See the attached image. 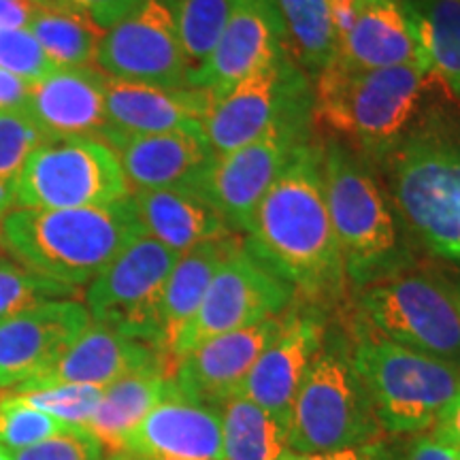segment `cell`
Returning <instances> with one entry per match:
<instances>
[{
  "label": "cell",
  "mask_w": 460,
  "mask_h": 460,
  "mask_svg": "<svg viewBox=\"0 0 460 460\" xmlns=\"http://www.w3.org/2000/svg\"><path fill=\"white\" fill-rule=\"evenodd\" d=\"M245 234L247 250L312 305L341 295L348 278L326 207L320 146L296 149Z\"/></svg>",
  "instance_id": "1"
},
{
  "label": "cell",
  "mask_w": 460,
  "mask_h": 460,
  "mask_svg": "<svg viewBox=\"0 0 460 460\" xmlns=\"http://www.w3.org/2000/svg\"><path fill=\"white\" fill-rule=\"evenodd\" d=\"M143 234L130 197L82 209L15 207L0 220L3 247L22 267L79 288Z\"/></svg>",
  "instance_id": "2"
},
{
  "label": "cell",
  "mask_w": 460,
  "mask_h": 460,
  "mask_svg": "<svg viewBox=\"0 0 460 460\" xmlns=\"http://www.w3.org/2000/svg\"><path fill=\"white\" fill-rule=\"evenodd\" d=\"M324 197L345 278L365 288L410 269L405 224L376 175L345 143L322 147Z\"/></svg>",
  "instance_id": "3"
},
{
  "label": "cell",
  "mask_w": 460,
  "mask_h": 460,
  "mask_svg": "<svg viewBox=\"0 0 460 460\" xmlns=\"http://www.w3.org/2000/svg\"><path fill=\"white\" fill-rule=\"evenodd\" d=\"M429 79L413 65L352 68L332 58L315 77L314 113L371 160L384 163L410 132Z\"/></svg>",
  "instance_id": "4"
},
{
  "label": "cell",
  "mask_w": 460,
  "mask_h": 460,
  "mask_svg": "<svg viewBox=\"0 0 460 460\" xmlns=\"http://www.w3.org/2000/svg\"><path fill=\"white\" fill-rule=\"evenodd\" d=\"M384 163L405 228L430 254L460 262V132L410 130Z\"/></svg>",
  "instance_id": "5"
},
{
  "label": "cell",
  "mask_w": 460,
  "mask_h": 460,
  "mask_svg": "<svg viewBox=\"0 0 460 460\" xmlns=\"http://www.w3.org/2000/svg\"><path fill=\"white\" fill-rule=\"evenodd\" d=\"M371 396L356 371L352 345L326 329L318 354L292 405L288 447L295 456L382 441Z\"/></svg>",
  "instance_id": "6"
},
{
  "label": "cell",
  "mask_w": 460,
  "mask_h": 460,
  "mask_svg": "<svg viewBox=\"0 0 460 460\" xmlns=\"http://www.w3.org/2000/svg\"><path fill=\"white\" fill-rule=\"evenodd\" d=\"M352 360L386 435L433 430L460 388V367L413 352L362 326H356Z\"/></svg>",
  "instance_id": "7"
},
{
  "label": "cell",
  "mask_w": 460,
  "mask_h": 460,
  "mask_svg": "<svg viewBox=\"0 0 460 460\" xmlns=\"http://www.w3.org/2000/svg\"><path fill=\"white\" fill-rule=\"evenodd\" d=\"M358 326L460 367L458 292L433 273L405 271L360 288Z\"/></svg>",
  "instance_id": "8"
},
{
  "label": "cell",
  "mask_w": 460,
  "mask_h": 460,
  "mask_svg": "<svg viewBox=\"0 0 460 460\" xmlns=\"http://www.w3.org/2000/svg\"><path fill=\"white\" fill-rule=\"evenodd\" d=\"M130 197L118 154L96 137H48L17 180V207L82 209Z\"/></svg>",
  "instance_id": "9"
},
{
  "label": "cell",
  "mask_w": 460,
  "mask_h": 460,
  "mask_svg": "<svg viewBox=\"0 0 460 460\" xmlns=\"http://www.w3.org/2000/svg\"><path fill=\"white\" fill-rule=\"evenodd\" d=\"M314 109L312 77L286 49L214 99L203 130L220 156L247 146L275 126L314 118Z\"/></svg>",
  "instance_id": "10"
},
{
  "label": "cell",
  "mask_w": 460,
  "mask_h": 460,
  "mask_svg": "<svg viewBox=\"0 0 460 460\" xmlns=\"http://www.w3.org/2000/svg\"><path fill=\"white\" fill-rule=\"evenodd\" d=\"M180 256L146 233L139 234L88 284L84 305L92 322L164 349L160 309Z\"/></svg>",
  "instance_id": "11"
},
{
  "label": "cell",
  "mask_w": 460,
  "mask_h": 460,
  "mask_svg": "<svg viewBox=\"0 0 460 460\" xmlns=\"http://www.w3.org/2000/svg\"><path fill=\"white\" fill-rule=\"evenodd\" d=\"M295 288L264 267L241 241L220 264L199 312L172 345L175 362L207 339L279 318L295 301Z\"/></svg>",
  "instance_id": "12"
},
{
  "label": "cell",
  "mask_w": 460,
  "mask_h": 460,
  "mask_svg": "<svg viewBox=\"0 0 460 460\" xmlns=\"http://www.w3.org/2000/svg\"><path fill=\"white\" fill-rule=\"evenodd\" d=\"M94 65L122 82L190 88L175 0H143L105 32Z\"/></svg>",
  "instance_id": "13"
},
{
  "label": "cell",
  "mask_w": 460,
  "mask_h": 460,
  "mask_svg": "<svg viewBox=\"0 0 460 460\" xmlns=\"http://www.w3.org/2000/svg\"><path fill=\"white\" fill-rule=\"evenodd\" d=\"M312 119L275 126L243 147L216 156L199 190L220 211L233 233H247L252 216L296 149L312 141Z\"/></svg>",
  "instance_id": "14"
},
{
  "label": "cell",
  "mask_w": 460,
  "mask_h": 460,
  "mask_svg": "<svg viewBox=\"0 0 460 460\" xmlns=\"http://www.w3.org/2000/svg\"><path fill=\"white\" fill-rule=\"evenodd\" d=\"M326 335L318 305L292 307L279 315L278 329L264 345L239 394L290 429L292 405Z\"/></svg>",
  "instance_id": "15"
},
{
  "label": "cell",
  "mask_w": 460,
  "mask_h": 460,
  "mask_svg": "<svg viewBox=\"0 0 460 460\" xmlns=\"http://www.w3.org/2000/svg\"><path fill=\"white\" fill-rule=\"evenodd\" d=\"M286 49L290 45L278 0H234L214 51L190 77V88H205L217 99Z\"/></svg>",
  "instance_id": "16"
},
{
  "label": "cell",
  "mask_w": 460,
  "mask_h": 460,
  "mask_svg": "<svg viewBox=\"0 0 460 460\" xmlns=\"http://www.w3.org/2000/svg\"><path fill=\"white\" fill-rule=\"evenodd\" d=\"M92 324L75 298L49 301L0 322V388H17L43 376Z\"/></svg>",
  "instance_id": "17"
},
{
  "label": "cell",
  "mask_w": 460,
  "mask_h": 460,
  "mask_svg": "<svg viewBox=\"0 0 460 460\" xmlns=\"http://www.w3.org/2000/svg\"><path fill=\"white\" fill-rule=\"evenodd\" d=\"M147 371H164L172 376L175 360L158 345L92 322L43 376L9 393H24L51 384H84V386L107 388L118 379Z\"/></svg>",
  "instance_id": "18"
},
{
  "label": "cell",
  "mask_w": 460,
  "mask_h": 460,
  "mask_svg": "<svg viewBox=\"0 0 460 460\" xmlns=\"http://www.w3.org/2000/svg\"><path fill=\"white\" fill-rule=\"evenodd\" d=\"M102 141L118 154L130 192L199 188L217 156L203 128L160 135L105 132Z\"/></svg>",
  "instance_id": "19"
},
{
  "label": "cell",
  "mask_w": 460,
  "mask_h": 460,
  "mask_svg": "<svg viewBox=\"0 0 460 460\" xmlns=\"http://www.w3.org/2000/svg\"><path fill=\"white\" fill-rule=\"evenodd\" d=\"M279 318L258 322L226 335L207 339L175 362L172 382L188 399L220 410L239 394L258 356L273 337Z\"/></svg>",
  "instance_id": "20"
},
{
  "label": "cell",
  "mask_w": 460,
  "mask_h": 460,
  "mask_svg": "<svg viewBox=\"0 0 460 460\" xmlns=\"http://www.w3.org/2000/svg\"><path fill=\"white\" fill-rule=\"evenodd\" d=\"M124 452L163 460H222L220 410L188 399L172 382L128 437Z\"/></svg>",
  "instance_id": "21"
},
{
  "label": "cell",
  "mask_w": 460,
  "mask_h": 460,
  "mask_svg": "<svg viewBox=\"0 0 460 460\" xmlns=\"http://www.w3.org/2000/svg\"><path fill=\"white\" fill-rule=\"evenodd\" d=\"M24 111L48 137H96L109 128L105 75L99 68H56L28 85Z\"/></svg>",
  "instance_id": "22"
},
{
  "label": "cell",
  "mask_w": 460,
  "mask_h": 460,
  "mask_svg": "<svg viewBox=\"0 0 460 460\" xmlns=\"http://www.w3.org/2000/svg\"><path fill=\"white\" fill-rule=\"evenodd\" d=\"M214 94L205 88H158L105 75L107 132L160 135L203 128ZM105 137V135H102Z\"/></svg>",
  "instance_id": "23"
},
{
  "label": "cell",
  "mask_w": 460,
  "mask_h": 460,
  "mask_svg": "<svg viewBox=\"0 0 460 460\" xmlns=\"http://www.w3.org/2000/svg\"><path fill=\"white\" fill-rule=\"evenodd\" d=\"M130 200L143 233L177 254L233 234L220 211L199 188L135 190Z\"/></svg>",
  "instance_id": "24"
},
{
  "label": "cell",
  "mask_w": 460,
  "mask_h": 460,
  "mask_svg": "<svg viewBox=\"0 0 460 460\" xmlns=\"http://www.w3.org/2000/svg\"><path fill=\"white\" fill-rule=\"evenodd\" d=\"M335 58L352 68L413 65L424 71L422 51L402 0H358L354 24L339 41Z\"/></svg>",
  "instance_id": "25"
},
{
  "label": "cell",
  "mask_w": 460,
  "mask_h": 460,
  "mask_svg": "<svg viewBox=\"0 0 460 460\" xmlns=\"http://www.w3.org/2000/svg\"><path fill=\"white\" fill-rule=\"evenodd\" d=\"M241 239L237 234L205 241L192 250L183 252L177 258L175 267L166 281L163 309H160V331H163V345L172 358V345L186 329L188 322L199 312L200 303L207 295L211 279L220 269V264L237 250ZM175 360V358H172Z\"/></svg>",
  "instance_id": "26"
},
{
  "label": "cell",
  "mask_w": 460,
  "mask_h": 460,
  "mask_svg": "<svg viewBox=\"0 0 460 460\" xmlns=\"http://www.w3.org/2000/svg\"><path fill=\"white\" fill-rule=\"evenodd\" d=\"M171 386L172 376L164 371L135 373L118 379L111 386L102 388L99 405L85 430L101 441L105 452H124L128 437L164 399Z\"/></svg>",
  "instance_id": "27"
},
{
  "label": "cell",
  "mask_w": 460,
  "mask_h": 460,
  "mask_svg": "<svg viewBox=\"0 0 460 460\" xmlns=\"http://www.w3.org/2000/svg\"><path fill=\"white\" fill-rule=\"evenodd\" d=\"M429 77L460 101V0H402Z\"/></svg>",
  "instance_id": "28"
},
{
  "label": "cell",
  "mask_w": 460,
  "mask_h": 460,
  "mask_svg": "<svg viewBox=\"0 0 460 460\" xmlns=\"http://www.w3.org/2000/svg\"><path fill=\"white\" fill-rule=\"evenodd\" d=\"M28 31L34 34L56 68L94 65L107 32L85 11L62 0H43Z\"/></svg>",
  "instance_id": "29"
},
{
  "label": "cell",
  "mask_w": 460,
  "mask_h": 460,
  "mask_svg": "<svg viewBox=\"0 0 460 460\" xmlns=\"http://www.w3.org/2000/svg\"><path fill=\"white\" fill-rule=\"evenodd\" d=\"M222 460H288V429L245 396L220 407Z\"/></svg>",
  "instance_id": "30"
},
{
  "label": "cell",
  "mask_w": 460,
  "mask_h": 460,
  "mask_svg": "<svg viewBox=\"0 0 460 460\" xmlns=\"http://www.w3.org/2000/svg\"><path fill=\"white\" fill-rule=\"evenodd\" d=\"M278 4L292 56L309 77H318L337 56L329 0H278Z\"/></svg>",
  "instance_id": "31"
},
{
  "label": "cell",
  "mask_w": 460,
  "mask_h": 460,
  "mask_svg": "<svg viewBox=\"0 0 460 460\" xmlns=\"http://www.w3.org/2000/svg\"><path fill=\"white\" fill-rule=\"evenodd\" d=\"M234 0H175L177 24L190 77L205 65L226 24Z\"/></svg>",
  "instance_id": "32"
},
{
  "label": "cell",
  "mask_w": 460,
  "mask_h": 460,
  "mask_svg": "<svg viewBox=\"0 0 460 460\" xmlns=\"http://www.w3.org/2000/svg\"><path fill=\"white\" fill-rule=\"evenodd\" d=\"M79 295V288L60 284L0 258V322L24 314L49 301H65Z\"/></svg>",
  "instance_id": "33"
},
{
  "label": "cell",
  "mask_w": 460,
  "mask_h": 460,
  "mask_svg": "<svg viewBox=\"0 0 460 460\" xmlns=\"http://www.w3.org/2000/svg\"><path fill=\"white\" fill-rule=\"evenodd\" d=\"M9 394L28 407L60 420L68 427L85 429L99 405L102 388L84 386V384H51V386H39Z\"/></svg>",
  "instance_id": "34"
},
{
  "label": "cell",
  "mask_w": 460,
  "mask_h": 460,
  "mask_svg": "<svg viewBox=\"0 0 460 460\" xmlns=\"http://www.w3.org/2000/svg\"><path fill=\"white\" fill-rule=\"evenodd\" d=\"M68 429V424L24 405L9 393L0 399V446L7 450H22Z\"/></svg>",
  "instance_id": "35"
},
{
  "label": "cell",
  "mask_w": 460,
  "mask_h": 460,
  "mask_svg": "<svg viewBox=\"0 0 460 460\" xmlns=\"http://www.w3.org/2000/svg\"><path fill=\"white\" fill-rule=\"evenodd\" d=\"M48 135L24 109L0 111V181H17L32 152Z\"/></svg>",
  "instance_id": "36"
},
{
  "label": "cell",
  "mask_w": 460,
  "mask_h": 460,
  "mask_svg": "<svg viewBox=\"0 0 460 460\" xmlns=\"http://www.w3.org/2000/svg\"><path fill=\"white\" fill-rule=\"evenodd\" d=\"M0 68L28 84L56 71L31 31H0Z\"/></svg>",
  "instance_id": "37"
},
{
  "label": "cell",
  "mask_w": 460,
  "mask_h": 460,
  "mask_svg": "<svg viewBox=\"0 0 460 460\" xmlns=\"http://www.w3.org/2000/svg\"><path fill=\"white\" fill-rule=\"evenodd\" d=\"M11 460H102L105 447L85 429L71 427L39 444L9 450Z\"/></svg>",
  "instance_id": "38"
},
{
  "label": "cell",
  "mask_w": 460,
  "mask_h": 460,
  "mask_svg": "<svg viewBox=\"0 0 460 460\" xmlns=\"http://www.w3.org/2000/svg\"><path fill=\"white\" fill-rule=\"evenodd\" d=\"M288 460H405L399 450H394L388 441H376V444L352 446L343 447L335 452H322V454H305V456H295L290 454Z\"/></svg>",
  "instance_id": "39"
},
{
  "label": "cell",
  "mask_w": 460,
  "mask_h": 460,
  "mask_svg": "<svg viewBox=\"0 0 460 460\" xmlns=\"http://www.w3.org/2000/svg\"><path fill=\"white\" fill-rule=\"evenodd\" d=\"M62 3L85 11L102 31H109L122 17L128 15L130 11L139 7L143 0H62Z\"/></svg>",
  "instance_id": "40"
},
{
  "label": "cell",
  "mask_w": 460,
  "mask_h": 460,
  "mask_svg": "<svg viewBox=\"0 0 460 460\" xmlns=\"http://www.w3.org/2000/svg\"><path fill=\"white\" fill-rule=\"evenodd\" d=\"M43 0H0V31H28Z\"/></svg>",
  "instance_id": "41"
},
{
  "label": "cell",
  "mask_w": 460,
  "mask_h": 460,
  "mask_svg": "<svg viewBox=\"0 0 460 460\" xmlns=\"http://www.w3.org/2000/svg\"><path fill=\"white\" fill-rule=\"evenodd\" d=\"M430 435L437 437L439 441H444L447 446L460 447V388L450 405L446 407V411L441 413L439 422L435 424Z\"/></svg>",
  "instance_id": "42"
},
{
  "label": "cell",
  "mask_w": 460,
  "mask_h": 460,
  "mask_svg": "<svg viewBox=\"0 0 460 460\" xmlns=\"http://www.w3.org/2000/svg\"><path fill=\"white\" fill-rule=\"evenodd\" d=\"M405 460H456L454 447L433 435H422L410 446Z\"/></svg>",
  "instance_id": "43"
},
{
  "label": "cell",
  "mask_w": 460,
  "mask_h": 460,
  "mask_svg": "<svg viewBox=\"0 0 460 460\" xmlns=\"http://www.w3.org/2000/svg\"><path fill=\"white\" fill-rule=\"evenodd\" d=\"M28 82L0 68V111L22 109L28 96Z\"/></svg>",
  "instance_id": "44"
},
{
  "label": "cell",
  "mask_w": 460,
  "mask_h": 460,
  "mask_svg": "<svg viewBox=\"0 0 460 460\" xmlns=\"http://www.w3.org/2000/svg\"><path fill=\"white\" fill-rule=\"evenodd\" d=\"M331 15H332V26H335L337 34V45L345 34L349 32L354 20H356V9H358V0H329Z\"/></svg>",
  "instance_id": "45"
},
{
  "label": "cell",
  "mask_w": 460,
  "mask_h": 460,
  "mask_svg": "<svg viewBox=\"0 0 460 460\" xmlns=\"http://www.w3.org/2000/svg\"><path fill=\"white\" fill-rule=\"evenodd\" d=\"M17 207V181H0V220Z\"/></svg>",
  "instance_id": "46"
},
{
  "label": "cell",
  "mask_w": 460,
  "mask_h": 460,
  "mask_svg": "<svg viewBox=\"0 0 460 460\" xmlns=\"http://www.w3.org/2000/svg\"><path fill=\"white\" fill-rule=\"evenodd\" d=\"M102 460H130V454L128 452H113L105 456Z\"/></svg>",
  "instance_id": "47"
},
{
  "label": "cell",
  "mask_w": 460,
  "mask_h": 460,
  "mask_svg": "<svg viewBox=\"0 0 460 460\" xmlns=\"http://www.w3.org/2000/svg\"><path fill=\"white\" fill-rule=\"evenodd\" d=\"M130 460H163V458H152V456H139V454H130Z\"/></svg>",
  "instance_id": "48"
},
{
  "label": "cell",
  "mask_w": 460,
  "mask_h": 460,
  "mask_svg": "<svg viewBox=\"0 0 460 460\" xmlns=\"http://www.w3.org/2000/svg\"><path fill=\"white\" fill-rule=\"evenodd\" d=\"M0 460H11L9 456V450L4 446H0Z\"/></svg>",
  "instance_id": "49"
},
{
  "label": "cell",
  "mask_w": 460,
  "mask_h": 460,
  "mask_svg": "<svg viewBox=\"0 0 460 460\" xmlns=\"http://www.w3.org/2000/svg\"><path fill=\"white\" fill-rule=\"evenodd\" d=\"M454 454H456V460H460V447H454Z\"/></svg>",
  "instance_id": "50"
},
{
  "label": "cell",
  "mask_w": 460,
  "mask_h": 460,
  "mask_svg": "<svg viewBox=\"0 0 460 460\" xmlns=\"http://www.w3.org/2000/svg\"><path fill=\"white\" fill-rule=\"evenodd\" d=\"M458 292V303H460V290H456Z\"/></svg>",
  "instance_id": "51"
},
{
  "label": "cell",
  "mask_w": 460,
  "mask_h": 460,
  "mask_svg": "<svg viewBox=\"0 0 460 460\" xmlns=\"http://www.w3.org/2000/svg\"><path fill=\"white\" fill-rule=\"evenodd\" d=\"M0 245H3V241H0Z\"/></svg>",
  "instance_id": "52"
},
{
  "label": "cell",
  "mask_w": 460,
  "mask_h": 460,
  "mask_svg": "<svg viewBox=\"0 0 460 460\" xmlns=\"http://www.w3.org/2000/svg\"><path fill=\"white\" fill-rule=\"evenodd\" d=\"M0 390H3V388H0Z\"/></svg>",
  "instance_id": "53"
}]
</instances>
